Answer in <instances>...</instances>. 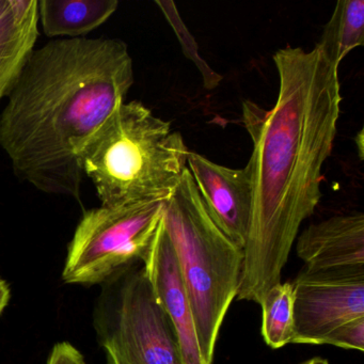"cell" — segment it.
<instances>
[{"instance_id": "cell-1", "label": "cell", "mask_w": 364, "mask_h": 364, "mask_svg": "<svg viewBox=\"0 0 364 364\" xmlns=\"http://www.w3.org/2000/svg\"><path fill=\"white\" fill-rule=\"evenodd\" d=\"M279 92L272 109L246 114L253 151L246 166L252 186L238 300L261 304L281 282L300 225L321 198L323 164L338 131V68L316 48L274 55Z\"/></svg>"}, {"instance_id": "cell-2", "label": "cell", "mask_w": 364, "mask_h": 364, "mask_svg": "<svg viewBox=\"0 0 364 364\" xmlns=\"http://www.w3.org/2000/svg\"><path fill=\"white\" fill-rule=\"evenodd\" d=\"M133 84L122 40L55 39L33 50L0 114V148L16 178L80 199L82 150Z\"/></svg>"}, {"instance_id": "cell-3", "label": "cell", "mask_w": 364, "mask_h": 364, "mask_svg": "<svg viewBox=\"0 0 364 364\" xmlns=\"http://www.w3.org/2000/svg\"><path fill=\"white\" fill-rule=\"evenodd\" d=\"M189 150L171 123L140 102L121 103L91 136L82 168L102 206L165 201L187 169Z\"/></svg>"}, {"instance_id": "cell-4", "label": "cell", "mask_w": 364, "mask_h": 364, "mask_svg": "<svg viewBox=\"0 0 364 364\" xmlns=\"http://www.w3.org/2000/svg\"><path fill=\"white\" fill-rule=\"evenodd\" d=\"M163 220L191 300L202 360L212 364L221 326L237 296L244 252L206 212L188 168L164 201Z\"/></svg>"}, {"instance_id": "cell-5", "label": "cell", "mask_w": 364, "mask_h": 364, "mask_svg": "<svg viewBox=\"0 0 364 364\" xmlns=\"http://www.w3.org/2000/svg\"><path fill=\"white\" fill-rule=\"evenodd\" d=\"M101 285L93 326L106 364H183L176 329L142 263Z\"/></svg>"}, {"instance_id": "cell-6", "label": "cell", "mask_w": 364, "mask_h": 364, "mask_svg": "<svg viewBox=\"0 0 364 364\" xmlns=\"http://www.w3.org/2000/svg\"><path fill=\"white\" fill-rule=\"evenodd\" d=\"M164 201L87 210L68 248L63 272L68 284H103L142 263L163 217Z\"/></svg>"}, {"instance_id": "cell-7", "label": "cell", "mask_w": 364, "mask_h": 364, "mask_svg": "<svg viewBox=\"0 0 364 364\" xmlns=\"http://www.w3.org/2000/svg\"><path fill=\"white\" fill-rule=\"evenodd\" d=\"M294 344L323 345L338 326L364 317V276L311 277L291 283Z\"/></svg>"}, {"instance_id": "cell-8", "label": "cell", "mask_w": 364, "mask_h": 364, "mask_svg": "<svg viewBox=\"0 0 364 364\" xmlns=\"http://www.w3.org/2000/svg\"><path fill=\"white\" fill-rule=\"evenodd\" d=\"M296 252L311 277L364 276V215H336L309 225Z\"/></svg>"}, {"instance_id": "cell-9", "label": "cell", "mask_w": 364, "mask_h": 364, "mask_svg": "<svg viewBox=\"0 0 364 364\" xmlns=\"http://www.w3.org/2000/svg\"><path fill=\"white\" fill-rule=\"evenodd\" d=\"M187 168L215 225L244 249L252 206V186L247 168L225 167L191 151Z\"/></svg>"}, {"instance_id": "cell-10", "label": "cell", "mask_w": 364, "mask_h": 364, "mask_svg": "<svg viewBox=\"0 0 364 364\" xmlns=\"http://www.w3.org/2000/svg\"><path fill=\"white\" fill-rule=\"evenodd\" d=\"M142 265L157 299L176 329L183 364H204L191 300L163 217Z\"/></svg>"}, {"instance_id": "cell-11", "label": "cell", "mask_w": 364, "mask_h": 364, "mask_svg": "<svg viewBox=\"0 0 364 364\" xmlns=\"http://www.w3.org/2000/svg\"><path fill=\"white\" fill-rule=\"evenodd\" d=\"M38 0H0V101L7 97L35 50Z\"/></svg>"}, {"instance_id": "cell-12", "label": "cell", "mask_w": 364, "mask_h": 364, "mask_svg": "<svg viewBox=\"0 0 364 364\" xmlns=\"http://www.w3.org/2000/svg\"><path fill=\"white\" fill-rule=\"evenodd\" d=\"M119 7L118 0H40L39 20L44 35L78 39L103 25Z\"/></svg>"}, {"instance_id": "cell-13", "label": "cell", "mask_w": 364, "mask_h": 364, "mask_svg": "<svg viewBox=\"0 0 364 364\" xmlns=\"http://www.w3.org/2000/svg\"><path fill=\"white\" fill-rule=\"evenodd\" d=\"M364 44V0H340L315 48L338 68L343 59Z\"/></svg>"}, {"instance_id": "cell-14", "label": "cell", "mask_w": 364, "mask_h": 364, "mask_svg": "<svg viewBox=\"0 0 364 364\" xmlns=\"http://www.w3.org/2000/svg\"><path fill=\"white\" fill-rule=\"evenodd\" d=\"M261 333L272 349L291 344L294 338V301L291 283H279L262 299Z\"/></svg>"}, {"instance_id": "cell-15", "label": "cell", "mask_w": 364, "mask_h": 364, "mask_svg": "<svg viewBox=\"0 0 364 364\" xmlns=\"http://www.w3.org/2000/svg\"><path fill=\"white\" fill-rule=\"evenodd\" d=\"M155 4L159 6V9L165 16L166 20L171 25V28L173 29L174 33L180 41L181 48H182L185 56L195 63L196 67L201 73L204 87L208 90L217 88L223 80V76L214 71L205 63V60L200 56L199 46H198L197 41H196L195 37L191 35L189 29L187 28L185 23L183 22L180 14L176 10V4L173 1H169V0H165V1L164 0H156Z\"/></svg>"}, {"instance_id": "cell-16", "label": "cell", "mask_w": 364, "mask_h": 364, "mask_svg": "<svg viewBox=\"0 0 364 364\" xmlns=\"http://www.w3.org/2000/svg\"><path fill=\"white\" fill-rule=\"evenodd\" d=\"M323 345L363 351L364 317L353 319L338 326L326 338Z\"/></svg>"}, {"instance_id": "cell-17", "label": "cell", "mask_w": 364, "mask_h": 364, "mask_svg": "<svg viewBox=\"0 0 364 364\" xmlns=\"http://www.w3.org/2000/svg\"><path fill=\"white\" fill-rule=\"evenodd\" d=\"M48 364H87L84 355L73 345L61 342L55 345Z\"/></svg>"}, {"instance_id": "cell-18", "label": "cell", "mask_w": 364, "mask_h": 364, "mask_svg": "<svg viewBox=\"0 0 364 364\" xmlns=\"http://www.w3.org/2000/svg\"><path fill=\"white\" fill-rule=\"evenodd\" d=\"M10 297H11V289H10L9 284L7 281L0 279V314L8 306Z\"/></svg>"}, {"instance_id": "cell-19", "label": "cell", "mask_w": 364, "mask_h": 364, "mask_svg": "<svg viewBox=\"0 0 364 364\" xmlns=\"http://www.w3.org/2000/svg\"><path fill=\"white\" fill-rule=\"evenodd\" d=\"M355 149H357L358 156H359L360 161H363L364 154V135L363 129H360L355 137Z\"/></svg>"}, {"instance_id": "cell-20", "label": "cell", "mask_w": 364, "mask_h": 364, "mask_svg": "<svg viewBox=\"0 0 364 364\" xmlns=\"http://www.w3.org/2000/svg\"><path fill=\"white\" fill-rule=\"evenodd\" d=\"M302 364H329L327 360L323 358H312V359L308 360V361L304 362Z\"/></svg>"}]
</instances>
